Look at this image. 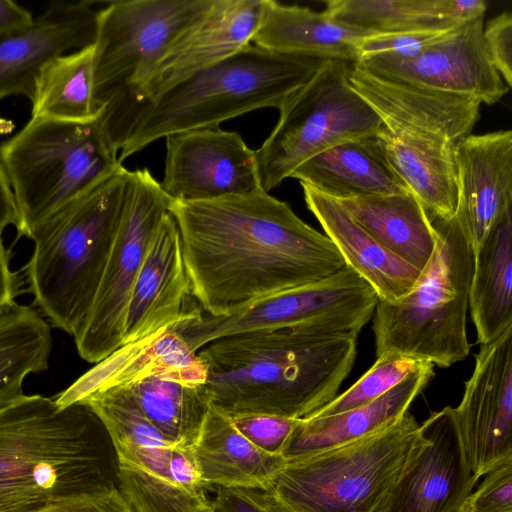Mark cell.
Returning a JSON list of instances; mask_svg holds the SVG:
<instances>
[{"label":"cell","instance_id":"1","mask_svg":"<svg viewBox=\"0 0 512 512\" xmlns=\"http://www.w3.org/2000/svg\"><path fill=\"white\" fill-rule=\"evenodd\" d=\"M192 295L229 316L329 276L346 263L333 242L265 191L207 201L171 200Z\"/></svg>","mask_w":512,"mask_h":512},{"label":"cell","instance_id":"2","mask_svg":"<svg viewBox=\"0 0 512 512\" xmlns=\"http://www.w3.org/2000/svg\"><path fill=\"white\" fill-rule=\"evenodd\" d=\"M197 354L216 409L305 419L337 396L354 366L357 338L263 329L216 339Z\"/></svg>","mask_w":512,"mask_h":512},{"label":"cell","instance_id":"3","mask_svg":"<svg viewBox=\"0 0 512 512\" xmlns=\"http://www.w3.org/2000/svg\"><path fill=\"white\" fill-rule=\"evenodd\" d=\"M112 488L117 455L90 406L23 394L0 407V512Z\"/></svg>","mask_w":512,"mask_h":512},{"label":"cell","instance_id":"4","mask_svg":"<svg viewBox=\"0 0 512 512\" xmlns=\"http://www.w3.org/2000/svg\"><path fill=\"white\" fill-rule=\"evenodd\" d=\"M325 60L272 53L250 44L137 107L122 130L119 161L172 134L218 128L261 108L279 110Z\"/></svg>","mask_w":512,"mask_h":512},{"label":"cell","instance_id":"5","mask_svg":"<svg viewBox=\"0 0 512 512\" xmlns=\"http://www.w3.org/2000/svg\"><path fill=\"white\" fill-rule=\"evenodd\" d=\"M129 170L115 174L39 223L25 266L34 305L72 335L94 303L121 219Z\"/></svg>","mask_w":512,"mask_h":512},{"label":"cell","instance_id":"6","mask_svg":"<svg viewBox=\"0 0 512 512\" xmlns=\"http://www.w3.org/2000/svg\"><path fill=\"white\" fill-rule=\"evenodd\" d=\"M426 443L408 411L360 438L287 461L263 491L275 512H381Z\"/></svg>","mask_w":512,"mask_h":512},{"label":"cell","instance_id":"7","mask_svg":"<svg viewBox=\"0 0 512 512\" xmlns=\"http://www.w3.org/2000/svg\"><path fill=\"white\" fill-rule=\"evenodd\" d=\"M434 252L412 290L378 300L372 317L376 356L386 352L447 368L469 355L466 319L474 252L457 215L431 220Z\"/></svg>","mask_w":512,"mask_h":512},{"label":"cell","instance_id":"8","mask_svg":"<svg viewBox=\"0 0 512 512\" xmlns=\"http://www.w3.org/2000/svg\"><path fill=\"white\" fill-rule=\"evenodd\" d=\"M14 194L18 236L91 190L123 165L102 115L89 122L32 118L0 144Z\"/></svg>","mask_w":512,"mask_h":512},{"label":"cell","instance_id":"9","mask_svg":"<svg viewBox=\"0 0 512 512\" xmlns=\"http://www.w3.org/2000/svg\"><path fill=\"white\" fill-rule=\"evenodd\" d=\"M214 0H121L97 14L94 100L117 128L133 111L156 65ZM114 128V129H115Z\"/></svg>","mask_w":512,"mask_h":512},{"label":"cell","instance_id":"10","mask_svg":"<svg viewBox=\"0 0 512 512\" xmlns=\"http://www.w3.org/2000/svg\"><path fill=\"white\" fill-rule=\"evenodd\" d=\"M352 64L326 59L279 109L276 126L255 150L263 191L269 193L322 151L381 128L378 114L348 83Z\"/></svg>","mask_w":512,"mask_h":512},{"label":"cell","instance_id":"11","mask_svg":"<svg viewBox=\"0 0 512 512\" xmlns=\"http://www.w3.org/2000/svg\"><path fill=\"white\" fill-rule=\"evenodd\" d=\"M378 300L372 286L346 265L329 276L269 296L229 316H212L199 310L172 329L194 352L222 337L284 327L358 338L372 319Z\"/></svg>","mask_w":512,"mask_h":512},{"label":"cell","instance_id":"12","mask_svg":"<svg viewBox=\"0 0 512 512\" xmlns=\"http://www.w3.org/2000/svg\"><path fill=\"white\" fill-rule=\"evenodd\" d=\"M170 204L147 168L129 172L121 219L94 303L74 336L82 359L98 363L122 346L133 287Z\"/></svg>","mask_w":512,"mask_h":512},{"label":"cell","instance_id":"13","mask_svg":"<svg viewBox=\"0 0 512 512\" xmlns=\"http://www.w3.org/2000/svg\"><path fill=\"white\" fill-rule=\"evenodd\" d=\"M483 28V16H480L460 24L417 56L380 54L360 58L354 65L382 79L473 97L492 105L510 88L489 57Z\"/></svg>","mask_w":512,"mask_h":512},{"label":"cell","instance_id":"14","mask_svg":"<svg viewBox=\"0 0 512 512\" xmlns=\"http://www.w3.org/2000/svg\"><path fill=\"white\" fill-rule=\"evenodd\" d=\"M450 411L476 479L512 458V326L480 345L462 399Z\"/></svg>","mask_w":512,"mask_h":512},{"label":"cell","instance_id":"15","mask_svg":"<svg viewBox=\"0 0 512 512\" xmlns=\"http://www.w3.org/2000/svg\"><path fill=\"white\" fill-rule=\"evenodd\" d=\"M161 186L171 200L207 201L263 191L255 150L241 135L218 128L165 137Z\"/></svg>","mask_w":512,"mask_h":512},{"label":"cell","instance_id":"16","mask_svg":"<svg viewBox=\"0 0 512 512\" xmlns=\"http://www.w3.org/2000/svg\"><path fill=\"white\" fill-rule=\"evenodd\" d=\"M350 87L397 133L456 147L479 119L476 98L431 91L379 78L352 64Z\"/></svg>","mask_w":512,"mask_h":512},{"label":"cell","instance_id":"17","mask_svg":"<svg viewBox=\"0 0 512 512\" xmlns=\"http://www.w3.org/2000/svg\"><path fill=\"white\" fill-rule=\"evenodd\" d=\"M420 425L427 443L381 512H456L478 481L467 462L450 406Z\"/></svg>","mask_w":512,"mask_h":512},{"label":"cell","instance_id":"18","mask_svg":"<svg viewBox=\"0 0 512 512\" xmlns=\"http://www.w3.org/2000/svg\"><path fill=\"white\" fill-rule=\"evenodd\" d=\"M261 11L262 0H214L158 62L137 107L252 44Z\"/></svg>","mask_w":512,"mask_h":512},{"label":"cell","instance_id":"19","mask_svg":"<svg viewBox=\"0 0 512 512\" xmlns=\"http://www.w3.org/2000/svg\"><path fill=\"white\" fill-rule=\"evenodd\" d=\"M192 297L179 228L169 212L133 287L122 345L141 341L191 318L201 309Z\"/></svg>","mask_w":512,"mask_h":512},{"label":"cell","instance_id":"20","mask_svg":"<svg viewBox=\"0 0 512 512\" xmlns=\"http://www.w3.org/2000/svg\"><path fill=\"white\" fill-rule=\"evenodd\" d=\"M97 14L88 1L55 2L29 27L0 37V101L12 95L31 100L46 62L94 43Z\"/></svg>","mask_w":512,"mask_h":512},{"label":"cell","instance_id":"21","mask_svg":"<svg viewBox=\"0 0 512 512\" xmlns=\"http://www.w3.org/2000/svg\"><path fill=\"white\" fill-rule=\"evenodd\" d=\"M458 209L473 252L512 208V131L469 135L455 148Z\"/></svg>","mask_w":512,"mask_h":512},{"label":"cell","instance_id":"22","mask_svg":"<svg viewBox=\"0 0 512 512\" xmlns=\"http://www.w3.org/2000/svg\"><path fill=\"white\" fill-rule=\"evenodd\" d=\"M150 375H169L190 384H205L207 370L197 352L169 328L122 345L54 399L60 407H67L97 391Z\"/></svg>","mask_w":512,"mask_h":512},{"label":"cell","instance_id":"23","mask_svg":"<svg viewBox=\"0 0 512 512\" xmlns=\"http://www.w3.org/2000/svg\"><path fill=\"white\" fill-rule=\"evenodd\" d=\"M307 208L322 226L347 266L375 290L381 301L395 302L415 286L421 271L378 242L345 207L312 186L300 182Z\"/></svg>","mask_w":512,"mask_h":512},{"label":"cell","instance_id":"24","mask_svg":"<svg viewBox=\"0 0 512 512\" xmlns=\"http://www.w3.org/2000/svg\"><path fill=\"white\" fill-rule=\"evenodd\" d=\"M373 32L343 24L325 11L262 0L253 45L278 54L356 63L359 44Z\"/></svg>","mask_w":512,"mask_h":512},{"label":"cell","instance_id":"25","mask_svg":"<svg viewBox=\"0 0 512 512\" xmlns=\"http://www.w3.org/2000/svg\"><path fill=\"white\" fill-rule=\"evenodd\" d=\"M435 365L425 361L399 384L362 406L345 412L300 419L282 452L293 461L380 429L405 415L434 377Z\"/></svg>","mask_w":512,"mask_h":512},{"label":"cell","instance_id":"26","mask_svg":"<svg viewBox=\"0 0 512 512\" xmlns=\"http://www.w3.org/2000/svg\"><path fill=\"white\" fill-rule=\"evenodd\" d=\"M291 178L336 200L408 191L374 135L341 142L301 164Z\"/></svg>","mask_w":512,"mask_h":512},{"label":"cell","instance_id":"27","mask_svg":"<svg viewBox=\"0 0 512 512\" xmlns=\"http://www.w3.org/2000/svg\"><path fill=\"white\" fill-rule=\"evenodd\" d=\"M390 167L421 203L430 220H449L458 209L455 148L393 132L375 134Z\"/></svg>","mask_w":512,"mask_h":512},{"label":"cell","instance_id":"28","mask_svg":"<svg viewBox=\"0 0 512 512\" xmlns=\"http://www.w3.org/2000/svg\"><path fill=\"white\" fill-rule=\"evenodd\" d=\"M190 453L203 485L266 488L285 465L281 455L266 453L211 406Z\"/></svg>","mask_w":512,"mask_h":512},{"label":"cell","instance_id":"29","mask_svg":"<svg viewBox=\"0 0 512 512\" xmlns=\"http://www.w3.org/2000/svg\"><path fill=\"white\" fill-rule=\"evenodd\" d=\"M338 201L385 248L420 271L426 267L436 246V232L411 192Z\"/></svg>","mask_w":512,"mask_h":512},{"label":"cell","instance_id":"30","mask_svg":"<svg viewBox=\"0 0 512 512\" xmlns=\"http://www.w3.org/2000/svg\"><path fill=\"white\" fill-rule=\"evenodd\" d=\"M482 0H330L325 12L375 34L444 29L484 16Z\"/></svg>","mask_w":512,"mask_h":512},{"label":"cell","instance_id":"31","mask_svg":"<svg viewBox=\"0 0 512 512\" xmlns=\"http://www.w3.org/2000/svg\"><path fill=\"white\" fill-rule=\"evenodd\" d=\"M469 308L480 345L512 326V208L474 253Z\"/></svg>","mask_w":512,"mask_h":512},{"label":"cell","instance_id":"32","mask_svg":"<svg viewBox=\"0 0 512 512\" xmlns=\"http://www.w3.org/2000/svg\"><path fill=\"white\" fill-rule=\"evenodd\" d=\"M81 403L90 406L105 426L118 467L152 475L168 472L175 446L145 416L126 385L97 391Z\"/></svg>","mask_w":512,"mask_h":512},{"label":"cell","instance_id":"33","mask_svg":"<svg viewBox=\"0 0 512 512\" xmlns=\"http://www.w3.org/2000/svg\"><path fill=\"white\" fill-rule=\"evenodd\" d=\"M31 117L89 122L103 114L94 100L93 44L52 58L35 81Z\"/></svg>","mask_w":512,"mask_h":512},{"label":"cell","instance_id":"34","mask_svg":"<svg viewBox=\"0 0 512 512\" xmlns=\"http://www.w3.org/2000/svg\"><path fill=\"white\" fill-rule=\"evenodd\" d=\"M126 386L145 416L175 447L190 449L212 406L205 384L150 375Z\"/></svg>","mask_w":512,"mask_h":512},{"label":"cell","instance_id":"35","mask_svg":"<svg viewBox=\"0 0 512 512\" xmlns=\"http://www.w3.org/2000/svg\"><path fill=\"white\" fill-rule=\"evenodd\" d=\"M51 325L17 302L0 310V407L21 397L26 377L49 367Z\"/></svg>","mask_w":512,"mask_h":512},{"label":"cell","instance_id":"36","mask_svg":"<svg viewBox=\"0 0 512 512\" xmlns=\"http://www.w3.org/2000/svg\"><path fill=\"white\" fill-rule=\"evenodd\" d=\"M118 488L132 512H212L190 450L175 447L169 477L156 478L118 470Z\"/></svg>","mask_w":512,"mask_h":512},{"label":"cell","instance_id":"37","mask_svg":"<svg viewBox=\"0 0 512 512\" xmlns=\"http://www.w3.org/2000/svg\"><path fill=\"white\" fill-rule=\"evenodd\" d=\"M424 362L397 353H383L350 388L307 418L331 416L367 404L399 384Z\"/></svg>","mask_w":512,"mask_h":512},{"label":"cell","instance_id":"38","mask_svg":"<svg viewBox=\"0 0 512 512\" xmlns=\"http://www.w3.org/2000/svg\"><path fill=\"white\" fill-rule=\"evenodd\" d=\"M456 27L457 26L444 29L406 31L369 36L363 39L359 44V59L380 54L411 58L419 55L430 46L444 39Z\"/></svg>","mask_w":512,"mask_h":512},{"label":"cell","instance_id":"39","mask_svg":"<svg viewBox=\"0 0 512 512\" xmlns=\"http://www.w3.org/2000/svg\"><path fill=\"white\" fill-rule=\"evenodd\" d=\"M238 431L262 451L281 455L300 419L269 414L229 416Z\"/></svg>","mask_w":512,"mask_h":512},{"label":"cell","instance_id":"40","mask_svg":"<svg viewBox=\"0 0 512 512\" xmlns=\"http://www.w3.org/2000/svg\"><path fill=\"white\" fill-rule=\"evenodd\" d=\"M485 475L456 512H512V458Z\"/></svg>","mask_w":512,"mask_h":512},{"label":"cell","instance_id":"41","mask_svg":"<svg viewBox=\"0 0 512 512\" xmlns=\"http://www.w3.org/2000/svg\"><path fill=\"white\" fill-rule=\"evenodd\" d=\"M27 512H132L119 488L63 497Z\"/></svg>","mask_w":512,"mask_h":512},{"label":"cell","instance_id":"42","mask_svg":"<svg viewBox=\"0 0 512 512\" xmlns=\"http://www.w3.org/2000/svg\"><path fill=\"white\" fill-rule=\"evenodd\" d=\"M483 40L489 57L504 80L512 86V15L502 12L491 18L483 28Z\"/></svg>","mask_w":512,"mask_h":512},{"label":"cell","instance_id":"43","mask_svg":"<svg viewBox=\"0 0 512 512\" xmlns=\"http://www.w3.org/2000/svg\"><path fill=\"white\" fill-rule=\"evenodd\" d=\"M212 507L214 512H275L261 488L217 487Z\"/></svg>","mask_w":512,"mask_h":512},{"label":"cell","instance_id":"44","mask_svg":"<svg viewBox=\"0 0 512 512\" xmlns=\"http://www.w3.org/2000/svg\"><path fill=\"white\" fill-rule=\"evenodd\" d=\"M21 285L18 272L11 268L10 252L0 238V310L16 302Z\"/></svg>","mask_w":512,"mask_h":512},{"label":"cell","instance_id":"45","mask_svg":"<svg viewBox=\"0 0 512 512\" xmlns=\"http://www.w3.org/2000/svg\"><path fill=\"white\" fill-rule=\"evenodd\" d=\"M34 21L31 13L11 0H0V37L29 27Z\"/></svg>","mask_w":512,"mask_h":512},{"label":"cell","instance_id":"46","mask_svg":"<svg viewBox=\"0 0 512 512\" xmlns=\"http://www.w3.org/2000/svg\"><path fill=\"white\" fill-rule=\"evenodd\" d=\"M9 225H18V213L13 191L0 163V238Z\"/></svg>","mask_w":512,"mask_h":512},{"label":"cell","instance_id":"47","mask_svg":"<svg viewBox=\"0 0 512 512\" xmlns=\"http://www.w3.org/2000/svg\"><path fill=\"white\" fill-rule=\"evenodd\" d=\"M14 127L15 125L11 120L0 117V135L11 133Z\"/></svg>","mask_w":512,"mask_h":512},{"label":"cell","instance_id":"48","mask_svg":"<svg viewBox=\"0 0 512 512\" xmlns=\"http://www.w3.org/2000/svg\"><path fill=\"white\" fill-rule=\"evenodd\" d=\"M212 512H214V511L212 510Z\"/></svg>","mask_w":512,"mask_h":512}]
</instances>
